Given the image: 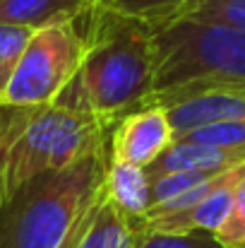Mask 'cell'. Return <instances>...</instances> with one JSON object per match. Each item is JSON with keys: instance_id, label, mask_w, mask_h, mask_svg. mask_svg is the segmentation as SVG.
Wrapping results in <instances>:
<instances>
[{"instance_id": "15", "label": "cell", "mask_w": 245, "mask_h": 248, "mask_svg": "<svg viewBox=\"0 0 245 248\" xmlns=\"http://www.w3.org/2000/svg\"><path fill=\"white\" fill-rule=\"evenodd\" d=\"M178 19L209 22L245 31V0H195Z\"/></svg>"}, {"instance_id": "8", "label": "cell", "mask_w": 245, "mask_h": 248, "mask_svg": "<svg viewBox=\"0 0 245 248\" xmlns=\"http://www.w3.org/2000/svg\"><path fill=\"white\" fill-rule=\"evenodd\" d=\"M245 171V164H238L233 169H226L219 173V178L214 181V186L209 188V193L195 202L190 210L173 215V217H163L147 222L144 229L147 232H161V234H190V232H204V234H216L224 222L231 215L233 207V195H236V186L241 181Z\"/></svg>"}, {"instance_id": "2", "label": "cell", "mask_w": 245, "mask_h": 248, "mask_svg": "<svg viewBox=\"0 0 245 248\" xmlns=\"http://www.w3.org/2000/svg\"><path fill=\"white\" fill-rule=\"evenodd\" d=\"M106 135L77 78L51 104L0 106V202L29 181L75 164Z\"/></svg>"}, {"instance_id": "12", "label": "cell", "mask_w": 245, "mask_h": 248, "mask_svg": "<svg viewBox=\"0 0 245 248\" xmlns=\"http://www.w3.org/2000/svg\"><path fill=\"white\" fill-rule=\"evenodd\" d=\"M144 232V222L123 215L103 193V200L77 248H140Z\"/></svg>"}, {"instance_id": "18", "label": "cell", "mask_w": 245, "mask_h": 248, "mask_svg": "<svg viewBox=\"0 0 245 248\" xmlns=\"http://www.w3.org/2000/svg\"><path fill=\"white\" fill-rule=\"evenodd\" d=\"M221 248H245V171L236 186L233 207L224 227L214 234Z\"/></svg>"}, {"instance_id": "10", "label": "cell", "mask_w": 245, "mask_h": 248, "mask_svg": "<svg viewBox=\"0 0 245 248\" xmlns=\"http://www.w3.org/2000/svg\"><path fill=\"white\" fill-rule=\"evenodd\" d=\"M103 193L123 215L137 222H144V215L152 207V178L142 166L108 159Z\"/></svg>"}, {"instance_id": "6", "label": "cell", "mask_w": 245, "mask_h": 248, "mask_svg": "<svg viewBox=\"0 0 245 248\" xmlns=\"http://www.w3.org/2000/svg\"><path fill=\"white\" fill-rule=\"evenodd\" d=\"M144 106H161L178 140L207 125L245 118V82L214 84V87H202L190 92L152 94Z\"/></svg>"}, {"instance_id": "17", "label": "cell", "mask_w": 245, "mask_h": 248, "mask_svg": "<svg viewBox=\"0 0 245 248\" xmlns=\"http://www.w3.org/2000/svg\"><path fill=\"white\" fill-rule=\"evenodd\" d=\"M216 173H219V171H216ZM212 176H214V173H192V171H175V173L154 176V178H152V207L185 195L187 190L197 188L200 183H204V181L212 178ZM152 207H149V210H152Z\"/></svg>"}, {"instance_id": "7", "label": "cell", "mask_w": 245, "mask_h": 248, "mask_svg": "<svg viewBox=\"0 0 245 248\" xmlns=\"http://www.w3.org/2000/svg\"><path fill=\"white\" fill-rule=\"evenodd\" d=\"M175 142L173 125L161 106H144L108 133V159L135 166H152Z\"/></svg>"}, {"instance_id": "11", "label": "cell", "mask_w": 245, "mask_h": 248, "mask_svg": "<svg viewBox=\"0 0 245 248\" xmlns=\"http://www.w3.org/2000/svg\"><path fill=\"white\" fill-rule=\"evenodd\" d=\"M91 12L86 0H0V22L29 27L34 31L77 22Z\"/></svg>"}, {"instance_id": "16", "label": "cell", "mask_w": 245, "mask_h": 248, "mask_svg": "<svg viewBox=\"0 0 245 248\" xmlns=\"http://www.w3.org/2000/svg\"><path fill=\"white\" fill-rule=\"evenodd\" d=\"M178 140H187V142H197V145H209V147H221V150L245 152V118L207 125V128L192 130V133H187V135H183Z\"/></svg>"}, {"instance_id": "3", "label": "cell", "mask_w": 245, "mask_h": 248, "mask_svg": "<svg viewBox=\"0 0 245 248\" xmlns=\"http://www.w3.org/2000/svg\"><path fill=\"white\" fill-rule=\"evenodd\" d=\"M84 61L77 82L96 121L111 130L125 116L144 108L154 92L157 58L152 29L111 7L86 15Z\"/></svg>"}, {"instance_id": "9", "label": "cell", "mask_w": 245, "mask_h": 248, "mask_svg": "<svg viewBox=\"0 0 245 248\" xmlns=\"http://www.w3.org/2000/svg\"><path fill=\"white\" fill-rule=\"evenodd\" d=\"M238 164H245V152L238 150H221L209 145H197L187 140H175L152 166H147V176H161L175 171H192V173H216Z\"/></svg>"}, {"instance_id": "1", "label": "cell", "mask_w": 245, "mask_h": 248, "mask_svg": "<svg viewBox=\"0 0 245 248\" xmlns=\"http://www.w3.org/2000/svg\"><path fill=\"white\" fill-rule=\"evenodd\" d=\"M106 169L108 135L68 169L14 190L0 202V248H77L103 200Z\"/></svg>"}, {"instance_id": "5", "label": "cell", "mask_w": 245, "mask_h": 248, "mask_svg": "<svg viewBox=\"0 0 245 248\" xmlns=\"http://www.w3.org/2000/svg\"><path fill=\"white\" fill-rule=\"evenodd\" d=\"M84 48V34L77 29V22L34 31L12 75L2 106H41L56 101L77 78Z\"/></svg>"}, {"instance_id": "13", "label": "cell", "mask_w": 245, "mask_h": 248, "mask_svg": "<svg viewBox=\"0 0 245 248\" xmlns=\"http://www.w3.org/2000/svg\"><path fill=\"white\" fill-rule=\"evenodd\" d=\"M195 0H103L99 7H111L120 15L135 17L147 27L175 22Z\"/></svg>"}, {"instance_id": "20", "label": "cell", "mask_w": 245, "mask_h": 248, "mask_svg": "<svg viewBox=\"0 0 245 248\" xmlns=\"http://www.w3.org/2000/svg\"><path fill=\"white\" fill-rule=\"evenodd\" d=\"M86 2H89V7H91V10H94V7H99V5H101V2H103V0H86Z\"/></svg>"}, {"instance_id": "14", "label": "cell", "mask_w": 245, "mask_h": 248, "mask_svg": "<svg viewBox=\"0 0 245 248\" xmlns=\"http://www.w3.org/2000/svg\"><path fill=\"white\" fill-rule=\"evenodd\" d=\"M31 36H34V29L29 27L0 22V106L5 104L7 87L12 82V75Z\"/></svg>"}, {"instance_id": "4", "label": "cell", "mask_w": 245, "mask_h": 248, "mask_svg": "<svg viewBox=\"0 0 245 248\" xmlns=\"http://www.w3.org/2000/svg\"><path fill=\"white\" fill-rule=\"evenodd\" d=\"M149 29L157 58L152 94L245 82V31L195 19Z\"/></svg>"}, {"instance_id": "19", "label": "cell", "mask_w": 245, "mask_h": 248, "mask_svg": "<svg viewBox=\"0 0 245 248\" xmlns=\"http://www.w3.org/2000/svg\"><path fill=\"white\" fill-rule=\"evenodd\" d=\"M140 248H221L212 234L190 232V234H161V232H144Z\"/></svg>"}]
</instances>
